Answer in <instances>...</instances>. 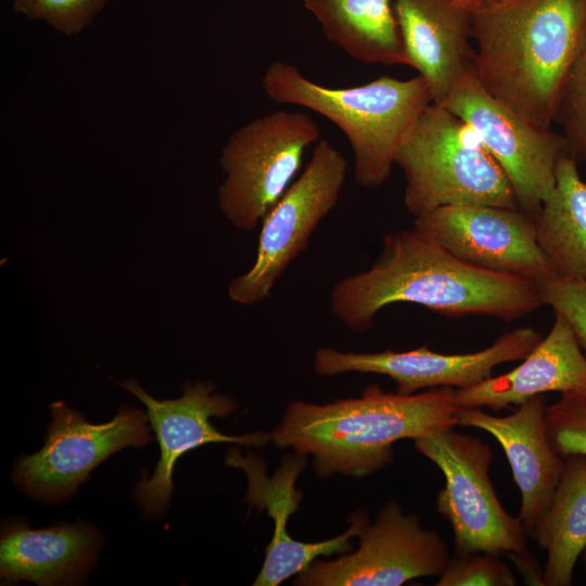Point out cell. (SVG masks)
Masks as SVG:
<instances>
[{"label":"cell","mask_w":586,"mask_h":586,"mask_svg":"<svg viewBox=\"0 0 586 586\" xmlns=\"http://www.w3.org/2000/svg\"><path fill=\"white\" fill-rule=\"evenodd\" d=\"M330 303L334 316L355 333L367 331L377 314L395 303L506 321L543 306L536 283L466 263L415 228L386 233L375 263L336 281Z\"/></svg>","instance_id":"6da1fadb"},{"label":"cell","mask_w":586,"mask_h":586,"mask_svg":"<svg viewBox=\"0 0 586 586\" xmlns=\"http://www.w3.org/2000/svg\"><path fill=\"white\" fill-rule=\"evenodd\" d=\"M471 14L480 84L515 113L550 128L586 36V0H493Z\"/></svg>","instance_id":"7a4b0ae2"},{"label":"cell","mask_w":586,"mask_h":586,"mask_svg":"<svg viewBox=\"0 0 586 586\" xmlns=\"http://www.w3.org/2000/svg\"><path fill=\"white\" fill-rule=\"evenodd\" d=\"M455 390L442 386L402 395L371 384L357 398L323 405L291 400L271 441L311 455L320 477H365L393 460L397 441L458 425Z\"/></svg>","instance_id":"3957f363"},{"label":"cell","mask_w":586,"mask_h":586,"mask_svg":"<svg viewBox=\"0 0 586 586\" xmlns=\"http://www.w3.org/2000/svg\"><path fill=\"white\" fill-rule=\"evenodd\" d=\"M262 87L272 102L310 110L336 125L352 149L356 182L365 188L390 178L400 145L433 102L420 75L409 79L384 75L360 86L331 88L285 61L268 65Z\"/></svg>","instance_id":"277c9868"},{"label":"cell","mask_w":586,"mask_h":586,"mask_svg":"<svg viewBox=\"0 0 586 586\" xmlns=\"http://www.w3.org/2000/svg\"><path fill=\"white\" fill-rule=\"evenodd\" d=\"M404 205L415 218L446 206L519 208L512 186L473 129L430 103L400 145Z\"/></svg>","instance_id":"5b68a950"},{"label":"cell","mask_w":586,"mask_h":586,"mask_svg":"<svg viewBox=\"0 0 586 586\" xmlns=\"http://www.w3.org/2000/svg\"><path fill=\"white\" fill-rule=\"evenodd\" d=\"M317 123L303 111L278 110L239 128L224 146L226 178L218 204L238 229L251 231L288 190L306 149L320 141Z\"/></svg>","instance_id":"8992f818"},{"label":"cell","mask_w":586,"mask_h":586,"mask_svg":"<svg viewBox=\"0 0 586 586\" xmlns=\"http://www.w3.org/2000/svg\"><path fill=\"white\" fill-rule=\"evenodd\" d=\"M415 448L445 477L436 509L454 532L455 552L528 556L526 534L518 517L499 501L489 479L491 447L451 429L413 440Z\"/></svg>","instance_id":"52a82bcc"},{"label":"cell","mask_w":586,"mask_h":586,"mask_svg":"<svg viewBox=\"0 0 586 586\" xmlns=\"http://www.w3.org/2000/svg\"><path fill=\"white\" fill-rule=\"evenodd\" d=\"M347 161L328 140L317 142L301 175L260 222L252 267L234 278L229 297L245 306L266 300L291 263L302 254L321 220L335 207Z\"/></svg>","instance_id":"ba28073f"},{"label":"cell","mask_w":586,"mask_h":586,"mask_svg":"<svg viewBox=\"0 0 586 586\" xmlns=\"http://www.w3.org/2000/svg\"><path fill=\"white\" fill-rule=\"evenodd\" d=\"M468 124L507 175L519 208L535 214L556 184L561 133L540 127L488 93L472 69L437 103Z\"/></svg>","instance_id":"9c48e42d"},{"label":"cell","mask_w":586,"mask_h":586,"mask_svg":"<svg viewBox=\"0 0 586 586\" xmlns=\"http://www.w3.org/2000/svg\"><path fill=\"white\" fill-rule=\"evenodd\" d=\"M50 411L52 420L43 447L21 457L13 472L18 487L48 502H60L73 495L112 454L154 441L148 415L127 405L112 420L99 424L89 423L61 400L52 403Z\"/></svg>","instance_id":"30bf717a"},{"label":"cell","mask_w":586,"mask_h":586,"mask_svg":"<svg viewBox=\"0 0 586 586\" xmlns=\"http://www.w3.org/2000/svg\"><path fill=\"white\" fill-rule=\"evenodd\" d=\"M351 555L314 560L298 573L301 586H399L423 576H440L450 555L437 532L424 530L417 514L387 501L358 534Z\"/></svg>","instance_id":"8fae6325"},{"label":"cell","mask_w":586,"mask_h":586,"mask_svg":"<svg viewBox=\"0 0 586 586\" xmlns=\"http://www.w3.org/2000/svg\"><path fill=\"white\" fill-rule=\"evenodd\" d=\"M415 229L484 270L536 284L553 275L534 215L521 208L446 206L415 218Z\"/></svg>","instance_id":"7c38bea8"},{"label":"cell","mask_w":586,"mask_h":586,"mask_svg":"<svg viewBox=\"0 0 586 586\" xmlns=\"http://www.w3.org/2000/svg\"><path fill=\"white\" fill-rule=\"evenodd\" d=\"M543 339L532 327L508 331L489 346L474 353L443 354L420 346L405 352L349 353L319 348L313 367L319 375L347 372L374 373L391 378L396 392L410 395L423 388H466L493 375L495 367L522 360Z\"/></svg>","instance_id":"4fadbf2b"},{"label":"cell","mask_w":586,"mask_h":586,"mask_svg":"<svg viewBox=\"0 0 586 586\" xmlns=\"http://www.w3.org/2000/svg\"><path fill=\"white\" fill-rule=\"evenodd\" d=\"M122 387L137 396L148 410V418L161 449V458L151 479L137 485L136 498L145 512L163 513L171 497L175 462L184 453L207 443H235L249 447H263L271 441L265 432L231 436L216 430L212 417L225 418L238 405L228 395L214 393L209 382L187 383L177 399H156L136 380L122 381Z\"/></svg>","instance_id":"5bb4252c"},{"label":"cell","mask_w":586,"mask_h":586,"mask_svg":"<svg viewBox=\"0 0 586 586\" xmlns=\"http://www.w3.org/2000/svg\"><path fill=\"white\" fill-rule=\"evenodd\" d=\"M226 463L241 468L247 480L244 500L258 510H266L275 522L273 536L266 547L262 570L255 578V586H277L290 576L306 570L319 556L348 553L351 538L357 537L368 523L364 509L351 515V526L340 535L316 543L295 540L289 535V517L297 511L302 493L295 488L298 474L306 466V455H286L271 476L267 474L265 462L255 454L242 456L235 447L228 450Z\"/></svg>","instance_id":"9a60e30c"},{"label":"cell","mask_w":586,"mask_h":586,"mask_svg":"<svg viewBox=\"0 0 586 586\" xmlns=\"http://www.w3.org/2000/svg\"><path fill=\"white\" fill-rule=\"evenodd\" d=\"M544 394L528 398L507 416H494L483 408H458V425L483 430L502 447L520 495L519 519L526 536L547 511L559 482L564 458L550 445Z\"/></svg>","instance_id":"2e32d148"},{"label":"cell","mask_w":586,"mask_h":586,"mask_svg":"<svg viewBox=\"0 0 586 586\" xmlns=\"http://www.w3.org/2000/svg\"><path fill=\"white\" fill-rule=\"evenodd\" d=\"M410 67L440 103L473 69L472 14L455 0H394Z\"/></svg>","instance_id":"e0dca14e"},{"label":"cell","mask_w":586,"mask_h":586,"mask_svg":"<svg viewBox=\"0 0 586 586\" xmlns=\"http://www.w3.org/2000/svg\"><path fill=\"white\" fill-rule=\"evenodd\" d=\"M553 314L548 334L518 367L470 387L455 390L456 406L499 411L536 395L585 386L586 354L569 321Z\"/></svg>","instance_id":"ac0fdd59"},{"label":"cell","mask_w":586,"mask_h":586,"mask_svg":"<svg viewBox=\"0 0 586 586\" xmlns=\"http://www.w3.org/2000/svg\"><path fill=\"white\" fill-rule=\"evenodd\" d=\"M100 540L98 532L81 522L40 530L22 521L8 522L0 540L1 579L74 584L93 566Z\"/></svg>","instance_id":"d6986e66"},{"label":"cell","mask_w":586,"mask_h":586,"mask_svg":"<svg viewBox=\"0 0 586 586\" xmlns=\"http://www.w3.org/2000/svg\"><path fill=\"white\" fill-rule=\"evenodd\" d=\"M394 0H304L326 38L352 59L410 67Z\"/></svg>","instance_id":"ffe728a7"},{"label":"cell","mask_w":586,"mask_h":586,"mask_svg":"<svg viewBox=\"0 0 586 586\" xmlns=\"http://www.w3.org/2000/svg\"><path fill=\"white\" fill-rule=\"evenodd\" d=\"M530 538L547 552L543 585H572L576 562L586 549V455L564 458L550 505Z\"/></svg>","instance_id":"44dd1931"},{"label":"cell","mask_w":586,"mask_h":586,"mask_svg":"<svg viewBox=\"0 0 586 586\" xmlns=\"http://www.w3.org/2000/svg\"><path fill=\"white\" fill-rule=\"evenodd\" d=\"M533 215L553 275L586 281V181L566 153L559 157L551 194Z\"/></svg>","instance_id":"7402d4cb"},{"label":"cell","mask_w":586,"mask_h":586,"mask_svg":"<svg viewBox=\"0 0 586 586\" xmlns=\"http://www.w3.org/2000/svg\"><path fill=\"white\" fill-rule=\"evenodd\" d=\"M565 153L586 167V36L565 79L556 116Z\"/></svg>","instance_id":"603a6c76"},{"label":"cell","mask_w":586,"mask_h":586,"mask_svg":"<svg viewBox=\"0 0 586 586\" xmlns=\"http://www.w3.org/2000/svg\"><path fill=\"white\" fill-rule=\"evenodd\" d=\"M545 424L559 456L586 455V385L560 393V398L546 407Z\"/></svg>","instance_id":"cb8c5ba5"},{"label":"cell","mask_w":586,"mask_h":586,"mask_svg":"<svg viewBox=\"0 0 586 586\" xmlns=\"http://www.w3.org/2000/svg\"><path fill=\"white\" fill-rule=\"evenodd\" d=\"M500 556L488 552H455L435 586H513L515 577Z\"/></svg>","instance_id":"d4e9b609"},{"label":"cell","mask_w":586,"mask_h":586,"mask_svg":"<svg viewBox=\"0 0 586 586\" xmlns=\"http://www.w3.org/2000/svg\"><path fill=\"white\" fill-rule=\"evenodd\" d=\"M107 0H13L15 12L29 20H42L56 30L73 36L101 12Z\"/></svg>","instance_id":"484cf974"},{"label":"cell","mask_w":586,"mask_h":586,"mask_svg":"<svg viewBox=\"0 0 586 586\" xmlns=\"http://www.w3.org/2000/svg\"><path fill=\"white\" fill-rule=\"evenodd\" d=\"M537 286L543 305L569 321L586 354V281L552 275Z\"/></svg>","instance_id":"4316f807"},{"label":"cell","mask_w":586,"mask_h":586,"mask_svg":"<svg viewBox=\"0 0 586 586\" xmlns=\"http://www.w3.org/2000/svg\"><path fill=\"white\" fill-rule=\"evenodd\" d=\"M459 5L468 9L469 11H473L477 5V0H455Z\"/></svg>","instance_id":"83f0119b"},{"label":"cell","mask_w":586,"mask_h":586,"mask_svg":"<svg viewBox=\"0 0 586 586\" xmlns=\"http://www.w3.org/2000/svg\"><path fill=\"white\" fill-rule=\"evenodd\" d=\"M583 561H584V564H585V571H586V549L584 550L583 552Z\"/></svg>","instance_id":"f1b7e54d"},{"label":"cell","mask_w":586,"mask_h":586,"mask_svg":"<svg viewBox=\"0 0 586 586\" xmlns=\"http://www.w3.org/2000/svg\"><path fill=\"white\" fill-rule=\"evenodd\" d=\"M489 1H493V0H477L479 4L489 2Z\"/></svg>","instance_id":"f546056e"}]
</instances>
